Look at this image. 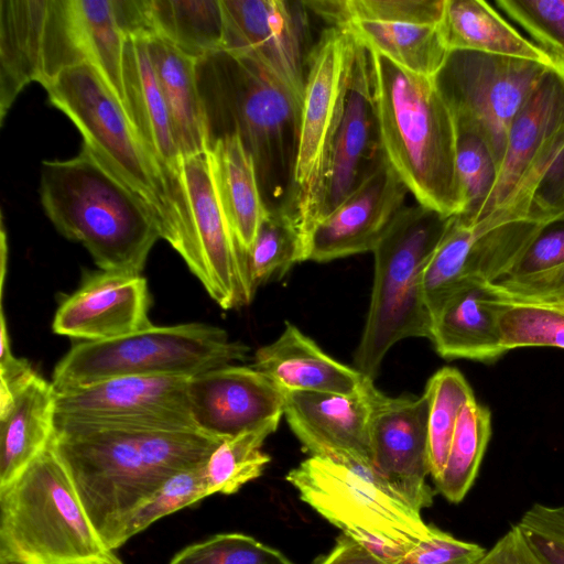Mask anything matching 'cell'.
Returning <instances> with one entry per match:
<instances>
[{"mask_svg":"<svg viewBox=\"0 0 564 564\" xmlns=\"http://www.w3.org/2000/svg\"><path fill=\"white\" fill-rule=\"evenodd\" d=\"M220 441L199 429L55 427L51 445L113 552L133 510L175 474L204 464Z\"/></svg>","mask_w":564,"mask_h":564,"instance_id":"1","label":"cell"},{"mask_svg":"<svg viewBox=\"0 0 564 564\" xmlns=\"http://www.w3.org/2000/svg\"><path fill=\"white\" fill-rule=\"evenodd\" d=\"M196 79L208 147L238 137L253 161L265 209L296 215L301 106L254 62L226 51L198 59Z\"/></svg>","mask_w":564,"mask_h":564,"instance_id":"2","label":"cell"},{"mask_svg":"<svg viewBox=\"0 0 564 564\" xmlns=\"http://www.w3.org/2000/svg\"><path fill=\"white\" fill-rule=\"evenodd\" d=\"M384 156L416 202L445 217L463 210L456 172L457 128L434 78L370 51Z\"/></svg>","mask_w":564,"mask_h":564,"instance_id":"3","label":"cell"},{"mask_svg":"<svg viewBox=\"0 0 564 564\" xmlns=\"http://www.w3.org/2000/svg\"><path fill=\"white\" fill-rule=\"evenodd\" d=\"M40 197L57 231L100 270L141 274L161 238L149 206L84 143L72 159L43 161Z\"/></svg>","mask_w":564,"mask_h":564,"instance_id":"4","label":"cell"},{"mask_svg":"<svg viewBox=\"0 0 564 564\" xmlns=\"http://www.w3.org/2000/svg\"><path fill=\"white\" fill-rule=\"evenodd\" d=\"M44 88L50 104L79 130L83 143L149 206L161 238L186 263L191 247L183 213L124 106L100 72L90 64H79L62 70Z\"/></svg>","mask_w":564,"mask_h":564,"instance_id":"5","label":"cell"},{"mask_svg":"<svg viewBox=\"0 0 564 564\" xmlns=\"http://www.w3.org/2000/svg\"><path fill=\"white\" fill-rule=\"evenodd\" d=\"M115 556L51 444L0 488V564H95Z\"/></svg>","mask_w":564,"mask_h":564,"instance_id":"6","label":"cell"},{"mask_svg":"<svg viewBox=\"0 0 564 564\" xmlns=\"http://www.w3.org/2000/svg\"><path fill=\"white\" fill-rule=\"evenodd\" d=\"M452 217L416 204L403 207L377 247L368 316L355 368L375 380L389 349L409 337L431 336L423 278Z\"/></svg>","mask_w":564,"mask_h":564,"instance_id":"7","label":"cell"},{"mask_svg":"<svg viewBox=\"0 0 564 564\" xmlns=\"http://www.w3.org/2000/svg\"><path fill=\"white\" fill-rule=\"evenodd\" d=\"M249 346L220 327L188 323L150 326L102 341H79L57 362L55 391L119 377H193L245 361Z\"/></svg>","mask_w":564,"mask_h":564,"instance_id":"8","label":"cell"},{"mask_svg":"<svg viewBox=\"0 0 564 564\" xmlns=\"http://www.w3.org/2000/svg\"><path fill=\"white\" fill-rule=\"evenodd\" d=\"M285 479L302 501L388 563L436 529L370 469L311 456Z\"/></svg>","mask_w":564,"mask_h":564,"instance_id":"9","label":"cell"},{"mask_svg":"<svg viewBox=\"0 0 564 564\" xmlns=\"http://www.w3.org/2000/svg\"><path fill=\"white\" fill-rule=\"evenodd\" d=\"M553 63L451 51L434 77L457 132L480 139L497 172L513 120Z\"/></svg>","mask_w":564,"mask_h":564,"instance_id":"10","label":"cell"},{"mask_svg":"<svg viewBox=\"0 0 564 564\" xmlns=\"http://www.w3.org/2000/svg\"><path fill=\"white\" fill-rule=\"evenodd\" d=\"M355 44L349 32L327 28L307 59L295 167L296 215L304 238L318 218L329 149L343 111Z\"/></svg>","mask_w":564,"mask_h":564,"instance_id":"11","label":"cell"},{"mask_svg":"<svg viewBox=\"0 0 564 564\" xmlns=\"http://www.w3.org/2000/svg\"><path fill=\"white\" fill-rule=\"evenodd\" d=\"M189 377H119L55 391V427L197 429Z\"/></svg>","mask_w":564,"mask_h":564,"instance_id":"12","label":"cell"},{"mask_svg":"<svg viewBox=\"0 0 564 564\" xmlns=\"http://www.w3.org/2000/svg\"><path fill=\"white\" fill-rule=\"evenodd\" d=\"M224 47L272 76L301 106L310 44L308 10L303 1L220 0Z\"/></svg>","mask_w":564,"mask_h":564,"instance_id":"13","label":"cell"},{"mask_svg":"<svg viewBox=\"0 0 564 564\" xmlns=\"http://www.w3.org/2000/svg\"><path fill=\"white\" fill-rule=\"evenodd\" d=\"M180 181L195 257L192 273L221 308L249 304L254 294L218 195L208 150L183 158Z\"/></svg>","mask_w":564,"mask_h":564,"instance_id":"14","label":"cell"},{"mask_svg":"<svg viewBox=\"0 0 564 564\" xmlns=\"http://www.w3.org/2000/svg\"><path fill=\"white\" fill-rule=\"evenodd\" d=\"M124 42L113 0H47L40 84L45 87L62 70L90 64L100 72L126 108Z\"/></svg>","mask_w":564,"mask_h":564,"instance_id":"15","label":"cell"},{"mask_svg":"<svg viewBox=\"0 0 564 564\" xmlns=\"http://www.w3.org/2000/svg\"><path fill=\"white\" fill-rule=\"evenodd\" d=\"M547 226L525 219L488 227L453 216L424 272L430 311L464 281L501 280Z\"/></svg>","mask_w":564,"mask_h":564,"instance_id":"16","label":"cell"},{"mask_svg":"<svg viewBox=\"0 0 564 564\" xmlns=\"http://www.w3.org/2000/svg\"><path fill=\"white\" fill-rule=\"evenodd\" d=\"M384 160L373 96L370 52L356 40L343 111L329 149L316 223L341 205Z\"/></svg>","mask_w":564,"mask_h":564,"instance_id":"17","label":"cell"},{"mask_svg":"<svg viewBox=\"0 0 564 564\" xmlns=\"http://www.w3.org/2000/svg\"><path fill=\"white\" fill-rule=\"evenodd\" d=\"M370 447L375 474L417 510L433 502L430 471L429 401L371 392Z\"/></svg>","mask_w":564,"mask_h":564,"instance_id":"18","label":"cell"},{"mask_svg":"<svg viewBox=\"0 0 564 564\" xmlns=\"http://www.w3.org/2000/svg\"><path fill=\"white\" fill-rule=\"evenodd\" d=\"M197 429L218 438L272 426L284 414L285 392L254 367L227 365L189 377Z\"/></svg>","mask_w":564,"mask_h":564,"instance_id":"19","label":"cell"},{"mask_svg":"<svg viewBox=\"0 0 564 564\" xmlns=\"http://www.w3.org/2000/svg\"><path fill=\"white\" fill-rule=\"evenodd\" d=\"M151 297L140 273L97 270L59 303L52 324L55 334L102 341L126 336L153 324Z\"/></svg>","mask_w":564,"mask_h":564,"instance_id":"20","label":"cell"},{"mask_svg":"<svg viewBox=\"0 0 564 564\" xmlns=\"http://www.w3.org/2000/svg\"><path fill=\"white\" fill-rule=\"evenodd\" d=\"M408 187L387 161L304 238L305 261H332L373 251L404 207Z\"/></svg>","mask_w":564,"mask_h":564,"instance_id":"21","label":"cell"},{"mask_svg":"<svg viewBox=\"0 0 564 564\" xmlns=\"http://www.w3.org/2000/svg\"><path fill=\"white\" fill-rule=\"evenodd\" d=\"M371 382L362 392H285L284 415L311 456L373 470L370 447Z\"/></svg>","mask_w":564,"mask_h":564,"instance_id":"22","label":"cell"},{"mask_svg":"<svg viewBox=\"0 0 564 564\" xmlns=\"http://www.w3.org/2000/svg\"><path fill=\"white\" fill-rule=\"evenodd\" d=\"M563 147L564 62L556 58L513 120L495 184L470 223L499 208L529 173Z\"/></svg>","mask_w":564,"mask_h":564,"instance_id":"23","label":"cell"},{"mask_svg":"<svg viewBox=\"0 0 564 564\" xmlns=\"http://www.w3.org/2000/svg\"><path fill=\"white\" fill-rule=\"evenodd\" d=\"M505 301L490 282L467 280L432 308L431 336L445 359L492 362L505 355L499 319Z\"/></svg>","mask_w":564,"mask_h":564,"instance_id":"24","label":"cell"},{"mask_svg":"<svg viewBox=\"0 0 564 564\" xmlns=\"http://www.w3.org/2000/svg\"><path fill=\"white\" fill-rule=\"evenodd\" d=\"M122 76L126 110L130 120L180 204L183 156L149 56L147 39L126 37Z\"/></svg>","mask_w":564,"mask_h":564,"instance_id":"25","label":"cell"},{"mask_svg":"<svg viewBox=\"0 0 564 564\" xmlns=\"http://www.w3.org/2000/svg\"><path fill=\"white\" fill-rule=\"evenodd\" d=\"M253 367L284 392L350 395L373 382L356 368L332 358L290 322H285L274 341L256 351Z\"/></svg>","mask_w":564,"mask_h":564,"instance_id":"26","label":"cell"},{"mask_svg":"<svg viewBox=\"0 0 564 564\" xmlns=\"http://www.w3.org/2000/svg\"><path fill=\"white\" fill-rule=\"evenodd\" d=\"M55 390L36 372L0 398V488L43 451L55 431Z\"/></svg>","mask_w":564,"mask_h":564,"instance_id":"27","label":"cell"},{"mask_svg":"<svg viewBox=\"0 0 564 564\" xmlns=\"http://www.w3.org/2000/svg\"><path fill=\"white\" fill-rule=\"evenodd\" d=\"M437 29L448 52L473 51L542 63L556 59L482 0H445Z\"/></svg>","mask_w":564,"mask_h":564,"instance_id":"28","label":"cell"},{"mask_svg":"<svg viewBox=\"0 0 564 564\" xmlns=\"http://www.w3.org/2000/svg\"><path fill=\"white\" fill-rule=\"evenodd\" d=\"M47 0L0 1V121L22 89L41 80V44Z\"/></svg>","mask_w":564,"mask_h":564,"instance_id":"29","label":"cell"},{"mask_svg":"<svg viewBox=\"0 0 564 564\" xmlns=\"http://www.w3.org/2000/svg\"><path fill=\"white\" fill-rule=\"evenodd\" d=\"M149 56L166 102L182 156L208 150L196 79V59L160 35L147 39Z\"/></svg>","mask_w":564,"mask_h":564,"instance_id":"30","label":"cell"},{"mask_svg":"<svg viewBox=\"0 0 564 564\" xmlns=\"http://www.w3.org/2000/svg\"><path fill=\"white\" fill-rule=\"evenodd\" d=\"M208 151L224 212L245 256L268 212L261 198L253 161L236 135L218 139L208 147Z\"/></svg>","mask_w":564,"mask_h":564,"instance_id":"31","label":"cell"},{"mask_svg":"<svg viewBox=\"0 0 564 564\" xmlns=\"http://www.w3.org/2000/svg\"><path fill=\"white\" fill-rule=\"evenodd\" d=\"M344 30L368 50L425 77L434 78L448 55L437 25L355 20Z\"/></svg>","mask_w":564,"mask_h":564,"instance_id":"32","label":"cell"},{"mask_svg":"<svg viewBox=\"0 0 564 564\" xmlns=\"http://www.w3.org/2000/svg\"><path fill=\"white\" fill-rule=\"evenodd\" d=\"M150 11L155 35L185 55L198 61L223 51L220 0H150Z\"/></svg>","mask_w":564,"mask_h":564,"instance_id":"33","label":"cell"},{"mask_svg":"<svg viewBox=\"0 0 564 564\" xmlns=\"http://www.w3.org/2000/svg\"><path fill=\"white\" fill-rule=\"evenodd\" d=\"M490 435V410L474 398L458 416L446 464L434 480L437 491L449 502H460L471 488Z\"/></svg>","mask_w":564,"mask_h":564,"instance_id":"34","label":"cell"},{"mask_svg":"<svg viewBox=\"0 0 564 564\" xmlns=\"http://www.w3.org/2000/svg\"><path fill=\"white\" fill-rule=\"evenodd\" d=\"M243 259L253 294L259 286L280 280L295 263L305 261L297 216L286 210L267 212Z\"/></svg>","mask_w":564,"mask_h":564,"instance_id":"35","label":"cell"},{"mask_svg":"<svg viewBox=\"0 0 564 564\" xmlns=\"http://www.w3.org/2000/svg\"><path fill=\"white\" fill-rule=\"evenodd\" d=\"M424 395L429 401L430 471L435 480L446 464L458 416L475 395L463 373L451 367L429 379Z\"/></svg>","mask_w":564,"mask_h":564,"instance_id":"36","label":"cell"},{"mask_svg":"<svg viewBox=\"0 0 564 564\" xmlns=\"http://www.w3.org/2000/svg\"><path fill=\"white\" fill-rule=\"evenodd\" d=\"M275 430L268 426L223 438L205 463L208 496L236 494L260 477L270 462L262 445Z\"/></svg>","mask_w":564,"mask_h":564,"instance_id":"37","label":"cell"},{"mask_svg":"<svg viewBox=\"0 0 564 564\" xmlns=\"http://www.w3.org/2000/svg\"><path fill=\"white\" fill-rule=\"evenodd\" d=\"M499 326L505 354L523 347L564 349L563 306L551 303L505 301Z\"/></svg>","mask_w":564,"mask_h":564,"instance_id":"38","label":"cell"},{"mask_svg":"<svg viewBox=\"0 0 564 564\" xmlns=\"http://www.w3.org/2000/svg\"><path fill=\"white\" fill-rule=\"evenodd\" d=\"M205 463L175 474L133 510L119 534L118 547L161 518L207 497Z\"/></svg>","mask_w":564,"mask_h":564,"instance_id":"39","label":"cell"},{"mask_svg":"<svg viewBox=\"0 0 564 564\" xmlns=\"http://www.w3.org/2000/svg\"><path fill=\"white\" fill-rule=\"evenodd\" d=\"M170 564H293L283 553L241 533H219L177 552Z\"/></svg>","mask_w":564,"mask_h":564,"instance_id":"40","label":"cell"},{"mask_svg":"<svg viewBox=\"0 0 564 564\" xmlns=\"http://www.w3.org/2000/svg\"><path fill=\"white\" fill-rule=\"evenodd\" d=\"M456 172L463 202L462 214L457 217L470 223L486 202L497 177L494 159L477 137L457 132Z\"/></svg>","mask_w":564,"mask_h":564,"instance_id":"41","label":"cell"},{"mask_svg":"<svg viewBox=\"0 0 564 564\" xmlns=\"http://www.w3.org/2000/svg\"><path fill=\"white\" fill-rule=\"evenodd\" d=\"M535 44L564 62V0H497Z\"/></svg>","mask_w":564,"mask_h":564,"instance_id":"42","label":"cell"},{"mask_svg":"<svg viewBox=\"0 0 564 564\" xmlns=\"http://www.w3.org/2000/svg\"><path fill=\"white\" fill-rule=\"evenodd\" d=\"M516 525L543 564H564V507L536 502Z\"/></svg>","mask_w":564,"mask_h":564,"instance_id":"43","label":"cell"},{"mask_svg":"<svg viewBox=\"0 0 564 564\" xmlns=\"http://www.w3.org/2000/svg\"><path fill=\"white\" fill-rule=\"evenodd\" d=\"M444 4L445 0H347L349 22L358 20L416 25H438Z\"/></svg>","mask_w":564,"mask_h":564,"instance_id":"44","label":"cell"},{"mask_svg":"<svg viewBox=\"0 0 564 564\" xmlns=\"http://www.w3.org/2000/svg\"><path fill=\"white\" fill-rule=\"evenodd\" d=\"M486 550L436 528L432 535L403 551L389 564H475Z\"/></svg>","mask_w":564,"mask_h":564,"instance_id":"45","label":"cell"},{"mask_svg":"<svg viewBox=\"0 0 564 564\" xmlns=\"http://www.w3.org/2000/svg\"><path fill=\"white\" fill-rule=\"evenodd\" d=\"M564 264V223L544 228L508 273L497 282L532 278ZM494 283V282H492Z\"/></svg>","mask_w":564,"mask_h":564,"instance_id":"46","label":"cell"},{"mask_svg":"<svg viewBox=\"0 0 564 564\" xmlns=\"http://www.w3.org/2000/svg\"><path fill=\"white\" fill-rule=\"evenodd\" d=\"M505 301L551 303L564 307V264L514 282H490Z\"/></svg>","mask_w":564,"mask_h":564,"instance_id":"47","label":"cell"},{"mask_svg":"<svg viewBox=\"0 0 564 564\" xmlns=\"http://www.w3.org/2000/svg\"><path fill=\"white\" fill-rule=\"evenodd\" d=\"M475 564H543L513 524Z\"/></svg>","mask_w":564,"mask_h":564,"instance_id":"48","label":"cell"},{"mask_svg":"<svg viewBox=\"0 0 564 564\" xmlns=\"http://www.w3.org/2000/svg\"><path fill=\"white\" fill-rule=\"evenodd\" d=\"M316 564H389L376 552L341 533L334 547Z\"/></svg>","mask_w":564,"mask_h":564,"instance_id":"49","label":"cell"},{"mask_svg":"<svg viewBox=\"0 0 564 564\" xmlns=\"http://www.w3.org/2000/svg\"><path fill=\"white\" fill-rule=\"evenodd\" d=\"M95 564H123V563L117 556H115L113 558H111L109 561H104V562L95 563Z\"/></svg>","mask_w":564,"mask_h":564,"instance_id":"50","label":"cell"},{"mask_svg":"<svg viewBox=\"0 0 564 564\" xmlns=\"http://www.w3.org/2000/svg\"><path fill=\"white\" fill-rule=\"evenodd\" d=\"M3 564H17V563H3Z\"/></svg>","mask_w":564,"mask_h":564,"instance_id":"51","label":"cell"}]
</instances>
